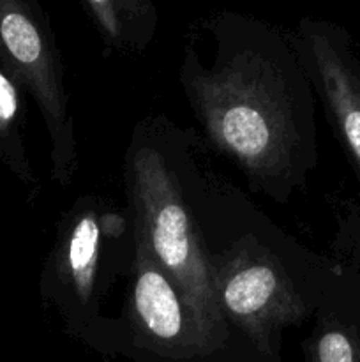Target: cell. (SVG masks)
<instances>
[{"instance_id": "2", "label": "cell", "mask_w": 360, "mask_h": 362, "mask_svg": "<svg viewBox=\"0 0 360 362\" xmlns=\"http://www.w3.org/2000/svg\"><path fill=\"white\" fill-rule=\"evenodd\" d=\"M134 233L173 279L212 352L224 359L229 327L212 276V251L179 168L157 126H136L124 166Z\"/></svg>"}, {"instance_id": "4", "label": "cell", "mask_w": 360, "mask_h": 362, "mask_svg": "<svg viewBox=\"0 0 360 362\" xmlns=\"http://www.w3.org/2000/svg\"><path fill=\"white\" fill-rule=\"evenodd\" d=\"M0 67L37 105L52 144V177L69 186L78 163L69 94L53 28L35 2L0 0Z\"/></svg>"}, {"instance_id": "5", "label": "cell", "mask_w": 360, "mask_h": 362, "mask_svg": "<svg viewBox=\"0 0 360 362\" xmlns=\"http://www.w3.org/2000/svg\"><path fill=\"white\" fill-rule=\"evenodd\" d=\"M210 264L228 327L239 329L260 359L275 362V343L282 329L311 313L306 297L295 288L277 257L251 240H240L221 255L212 253Z\"/></svg>"}, {"instance_id": "10", "label": "cell", "mask_w": 360, "mask_h": 362, "mask_svg": "<svg viewBox=\"0 0 360 362\" xmlns=\"http://www.w3.org/2000/svg\"><path fill=\"white\" fill-rule=\"evenodd\" d=\"M306 362H360V332L334 311H328L316 324Z\"/></svg>"}, {"instance_id": "1", "label": "cell", "mask_w": 360, "mask_h": 362, "mask_svg": "<svg viewBox=\"0 0 360 362\" xmlns=\"http://www.w3.org/2000/svg\"><path fill=\"white\" fill-rule=\"evenodd\" d=\"M205 66L187 46L180 83L208 141L232 158L251 186L288 202L318 165L313 87L289 34L240 13H219Z\"/></svg>"}, {"instance_id": "8", "label": "cell", "mask_w": 360, "mask_h": 362, "mask_svg": "<svg viewBox=\"0 0 360 362\" xmlns=\"http://www.w3.org/2000/svg\"><path fill=\"white\" fill-rule=\"evenodd\" d=\"M85 11L102 41L122 53H140L155 30L154 4L145 0H87Z\"/></svg>"}, {"instance_id": "9", "label": "cell", "mask_w": 360, "mask_h": 362, "mask_svg": "<svg viewBox=\"0 0 360 362\" xmlns=\"http://www.w3.org/2000/svg\"><path fill=\"white\" fill-rule=\"evenodd\" d=\"M23 92L0 67V159L23 186L37 187L25 147Z\"/></svg>"}, {"instance_id": "7", "label": "cell", "mask_w": 360, "mask_h": 362, "mask_svg": "<svg viewBox=\"0 0 360 362\" xmlns=\"http://www.w3.org/2000/svg\"><path fill=\"white\" fill-rule=\"evenodd\" d=\"M289 39L360 175V59L348 32L330 21L304 18Z\"/></svg>"}, {"instance_id": "6", "label": "cell", "mask_w": 360, "mask_h": 362, "mask_svg": "<svg viewBox=\"0 0 360 362\" xmlns=\"http://www.w3.org/2000/svg\"><path fill=\"white\" fill-rule=\"evenodd\" d=\"M129 276L127 325L138 361L221 362L198 331L179 286L136 233Z\"/></svg>"}, {"instance_id": "3", "label": "cell", "mask_w": 360, "mask_h": 362, "mask_svg": "<svg viewBox=\"0 0 360 362\" xmlns=\"http://www.w3.org/2000/svg\"><path fill=\"white\" fill-rule=\"evenodd\" d=\"M127 232H133L131 214L104 209L102 200L94 197L81 198L60 225L55 250L42 272L41 292L73 334L97 339L99 304L109 288L106 260Z\"/></svg>"}]
</instances>
